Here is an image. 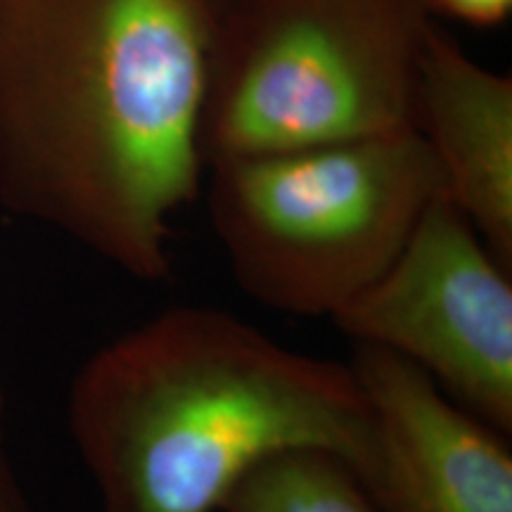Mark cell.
Listing matches in <instances>:
<instances>
[{
    "label": "cell",
    "instance_id": "cell-2",
    "mask_svg": "<svg viewBox=\"0 0 512 512\" xmlns=\"http://www.w3.org/2000/svg\"><path fill=\"white\" fill-rule=\"evenodd\" d=\"M69 432L102 512H216L283 453L342 460L368 491L370 403L349 363L299 354L209 306L121 332L76 373Z\"/></svg>",
    "mask_w": 512,
    "mask_h": 512
},
{
    "label": "cell",
    "instance_id": "cell-10",
    "mask_svg": "<svg viewBox=\"0 0 512 512\" xmlns=\"http://www.w3.org/2000/svg\"><path fill=\"white\" fill-rule=\"evenodd\" d=\"M0 512H34L17 482L5 446L0 448Z\"/></svg>",
    "mask_w": 512,
    "mask_h": 512
},
{
    "label": "cell",
    "instance_id": "cell-5",
    "mask_svg": "<svg viewBox=\"0 0 512 512\" xmlns=\"http://www.w3.org/2000/svg\"><path fill=\"white\" fill-rule=\"evenodd\" d=\"M354 344L406 358L448 399L512 430L510 268L446 197L373 285L330 318Z\"/></svg>",
    "mask_w": 512,
    "mask_h": 512
},
{
    "label": "cell",
    "instance_id": "cell-9",
    "mask_svg": "<svg viewBox=\"0 0 512 512\" xmlns=\"http://www.w3.org/2000/svg\"><path fill=\"white\" fill-rule=\"evenodd\" d=\"M432 15H446L475 29H494L508 22L512 0H425Z\"/></svg>",
    "mask_w": 512,
    "mask_h": 512
},
{
    "label": "cell",
    "instance_id": "cell-1",
    "mask_svg": "<svg viewBox=\"0 0 512 512\" xmlns=\"http://www.w3.org/2000/svg\"><path fill=\"white\" fill-rule=\"evenodd\" d=\"M226 3L0 0V204L166 283Z\"/></svg>",
    "mask_w": 512,
    "mask_h": 512
},
{
    "label": "cell",
    "instance_id": "cell-3",
    "mask_svg": "<svg viewBox=\"0 0 512 512\" xmlns=\"http://www.w3.org/2000/svg\"><path fill=\"white\" fill-rule=\"evenodd\" d=\"M432 17L425 0H228L207 62L204 162L411 131Z\"/></svg>",
    "mask_w": 512,
    "mask_h": 512
},
{
    "label": "cell",
    "instance_id": "cell-7",
    "mask_svg": "<svg viewBox=\"0 0 512 512\" xmlns=\"http://www.w3.org/2000/svg\"><path fill=\"white\" fill-rule=\"evenodd\" d=\"M413 128L437 159L446 200L512 271V76L482 67L434 24Z\"/></svg>",
    "mask_w": 512,
    "mask_h": 512
},
{
    "label": "cell",
    "instance_id": "cell-8",
    "mask_svg": "<svg viewBox=\"0 0 512 512\" xmlns=\"http://www.w3.org/2000/svg\"><path fill=\"white\" fill-rule=\"evenodd\" d=\"M221 512H384L342 460L294 451L254 467Z\"/></svg>",
    "mask_w": 512,
    "mask_h": 512
},
{
    "label": "cell",
    "instance_id": "cell-4",
    "mask_svg": "<svg viewBox=\"0 0 512 512\" xmlns=\"http://www.w3.org/2000/svg\"><path fill=\"white\" fill-rule=\"evenodd\" d=\"M209 219L242 292L280 313L332 318L406 247L444 176L418 133L209 166Z\"/></svg>",
    "mask_w": 512,
    "mask_h": 512
},
{
    "label": "cell",
    "instance_id": "cell-6",
    "mask_svg": "<svg viewBox=\"0 0 512 512\" xmlns=\"http://www.w3.org/2000/svg\"><path fill=\"white\" fill-rule=\"evenodd\" d=\"M349 366L375 418L377 470L368 494L384 512H512L503 432L392 351L354 344Z\"/></svg>",
    "mask_w": 512,
    "mask_h": 512
},
{
    "label": "cell",
    "instance_id": "cell-11",
    "mask_svg": "<svg viewBox=\"0 0 512 512\" xmlns=\"http://www.w3.org/2000/svg\"><path fill=\"white\" fill-rule=\"evenodd\" d=\"M5 392L3 387H0V448L5 446Z\"/></svg>",
    "mask_w": 512,
    "mask_h": 512
}]
</instances>
